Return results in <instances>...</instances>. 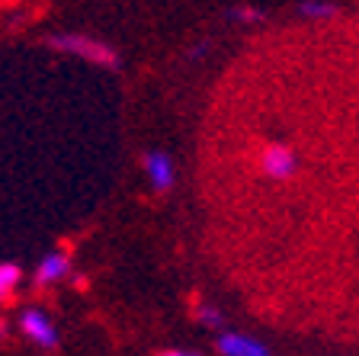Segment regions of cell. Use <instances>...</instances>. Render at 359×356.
I'll use <instances>...</instances> for the list:
<instances>
[{
	"instance_id": "1",
	"label": "cell",
	"mask_w": 359,
	"mask_h": 356,
	"mask_svg": "<svg viewBox=\"0 0 359 356\" xmlns=\"http://www.w3.org/2000/svg\"><path fill=\"white\" fill-rule=\"evenodd\" d=\"M48 48L74 55V58H83V61H93V65H106V67L119 65V55L112 52V45L100 42V39H93V36H83V32H61V36H52L48 39Z\"/></svg>"
},
{
	"instance_id": "12",
	"label": "cell",
	"mask_w": 359,
	"mask_h": 356,
	"mask_svg": "<svg viewBox=\"0 0 359 356\" xmlns=\"http://www.w3.org/2000/svg\"><path fill=\"white\" fill-rule=\"evenodd\" d=\"M7 337V321H0V341Z\"/></svg>"
},
{
	"instance_id": "10",
	"label": "cell",
	"mask_w": 359,
	"mask_h": 356,
	"mask_svg": "<svg viewBox=\"0 0 359 356\" xmlns=\"http://www.w3.org/2000/svg\"><path fill=\"white\" fill-rule=\"evenodd\" d=\"M238 16H247V22H254V20H260V10H247V7H241V10H238Z\"/></svg>"
},
{
	"instance_id": "4",
	"label": "cell",
	"mask_w": 359,
	"mask_h": 356,
	"mask_svg": "<svg viewBox=\"0 0 359 356\" xmlns=\"http://www.w3.org/2000/svg\"><path fill=\"white\" fill-rule=\"evenodd\" d=\"M67 276H71V257H67L65 251H52L39 260L32 279H36V286H58Z\"/></svg>"
},
{
	"instance_id": "11",
	"label": "cell",
	"mask_w": 359,
	"mask_h": 356,
	"mask_svg": "<svg viewBox=\"0 0 359 356\" xmlns=\"http://www.w3.org/2000/svg\"><path fill=\"white\" fill-rule=\"evenodd\" d=\"M161 356H199V353H189V350H164Z\"/></svg>"
},
{
	"instance_id": "8",
	"label": "cell",
	"mask_w": 359,
	"mask_h": 356,
	"mask_svg": "<svg viewBox=\"0 0 359 356\" xmlns=\"http://www.w3.org/2000/svg\"><path fill=\"white\" fill-rule=\"evenodd\" d=\"M196 318L202 321V324H209V327H222V312H218V308H212V305H202L199 312H196Z\"/></svg>"
},
{
	"instance_id": "5",
	"label": "cell",
	"mask_w": 359,
	"mask_h": 356,
	"mask_svg": "<svg viewBox=\"0 0 359 356\" xmlns=\"http://www.w3.org/2000/svg\"><path fill=\"white\" fill-rule=\"evenodd\" d=\"M144 171H148V180L157 193H167L173 186V161L164 151H151V154L144 157Z\"/></svg>"
},
{
	"instance_id": "2",
	"label": "cell",
	"mask_w": 359,
	"mask_h": 356,
	"mask_svg": "<svg viewBox=\"0 0 359 356\" xmlns=\"http://www.w3.org/2000/svg\"><path fill=\"white\" fill-rule=\"evenodd\" d=\"M20 331L26 341H32L42 350L58 347V327H55V321L48 318L42 308H26V312L20 315Z\"/></svg>"
},
{
	"instance_id": "9",
	"label": "cell",
	"mask_w": 359,
	"mask_h": 356,
	"mask_svg": "<svg viewBox=\"0 0 359 356\" xmlns=\"http://www.w3.org/2000/svg\"><path fill=\"white\" fill-rule=\"evenodd\" d=\"M334 4H302V13L305 16H330L334 13Z\"/></svg>"
},
{
	"instance_id": "7",
	"label": "cell",
	"mask_w": 359,
	"mask_h": 356,
	"mask_svg": "<svg viewBox=\"0 0 359 356\" xmlns=\"http://www.w3.org/2000/svg\"><path fill=\"white\" fill-rule=\"evenodd\" d=\"M22 282V270L16 267V263H0V302H7V298H13V292L20 289Z\"/></svg>"
},
{
	"instance_id": "3",
	"label": "cell",
	"mask_w": 359,
	"mask_h": 356,
	"mask_svg": "<svg viewBox=\"0 0 359 356\" xmlns=\"http://www.w3.org/2000/svg\"><path fill=\"white\" fill-rule=\"evenodd\" d=\"M260 167L273 180H289L292 173L299 171V157H295V151L289 145H269L260 154Z\"/></svg>"
},
{
	"instance_id": "6",
	"label": "cell",
	"mask_w": 359,
	"mask_h": 356,
	"mask_svg": "<svg viewBox=\"0 0 359 356\" xmlns=\"http://www.w3.org/2000/svg\"><path fill=\"white\" fill-rule=\"evenodd\" d=\"M218 353H224V356H269V350L250 334H222L218 337Z\"/></svg>"
}]
</instances>
